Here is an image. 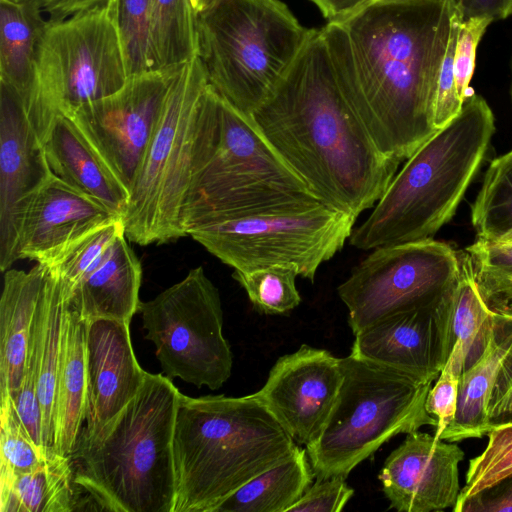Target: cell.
<instances>
[{
    "label": "cell",
    "instance_id": "6da1fadb",
    "mask_svg": "<svg viewBox=\"0 0 512 512\" xmlns=\"http://www.w3.org/2000/svg\"><path fill=\"white\" fill-rule=\"evenodd\" d=\"M461 22L451 0H378L321 27L338 85L385 156L402 163L438 130V78Z\"/></svg>",
    "mask_w": 512,
    "mask_h": 512
},
{
    "label": "cell",
    "instance_id": "7a4b0ae2",
    "mask_svg": "<svg viewBox=\"0 0 512 512\" xmlns=\"http://www.w3.org/2000/svg\"><path fill=\"white\" fill-rule=\"evenodd\" d=\"M251 117L322 203L355 217L401 164L379 151L344 97L321 28Z\"/></svg>",
    "mask_w": 512,
    "mask_h": 512
},
{
    "label": "cell",
    "instance_id": "3957f363",
    "mask_svg": "<svg viewBox=\"0 0 512 512\" xmlns=\"http://www.w3.org/2000/svg\"><path fill=\"white\" fill-rule=\"evenodd\" d=\"M320 203L251 115L239 111L208 83L200 101L191 180L182 212L185 235L212 223Z\"/></svg>",
    "mask_w": 512,
    "mask_h": 512
},
{
    "label": "cell",
    "instance_id": "277c9868",
    "mask_svg": "<svg viewBox=\"0 0 512 512\" xmlns=\"http://www.w3.org/2000/svg\"><path fill=\"white\" fill-rule=\"evenodd\" d=\"M181 393L146 372L138 393L92 432L81 430L70 455L85 506L112 512H173V435Z\"/></svg>",
    "mask_w": 512,
    "mask_h": 512
},
{
    "label": "cell",
    "instance_id": "5b68a950",
    "mask_svg": "<svg viewBox=\"0 0 512 512\" xmlns=\"http://www.w3.org/2000/svg\"><path fill=\"white\" fill-rule=\"evenodd\" d=\"M296 447L256 393L196 398L181 394L173 435V512H215Z\"/></svg>",
    "mask_w": 512,
    "mask_h": 512
},
{
    "label": "cell",
    "instance_id": "8992f818",
    "mask_svg": "<svg viewBox=\"0 0 512 512\" xmlns=\"http://www.w3.org/2000/svg\"><path fill=\"white\" fill-rule=\"evenodd\" d=\"M494 132L488 103L467 96L461 111L406 160L349 243L368 251L433 239L455 214Z\"/></svg>",
    "mask_w": 512,
    "mask_h": 512
},
{
    "label": "cell",
    "instance_id": "52a82bcc",
    "mask_svg": "<svg viewBox=\"0 0 512 512\" xmlns=\"http://www.w3.org/2000/svg\"><path fill=\"white\" fill-rule=\"evenodd\" d=\"M198 57L209 85L251 115L271 95L317 28L280 0H220L198 12Z\"/></svg>",
    "mask_w": 512,
    "mask_h": 512
},
{
    "label": "cell",
    "instance_id": "ba28073f",
    "mask_svg": "<svg viewBox=\"0 0 512 512\" xmlns=\"http://www.w3.org/2000/svg\"><path fill=\"white\" fill-rule=\"evenodd\" d=\"M342 383L317 440L306 447L314 476L347 478L385 442L437 425L425 408L432 382L350 354Z\"/></svg>",
    "mask_w": 512,
    "mask_h": 512
},
{
    "label": "cell",
    "instance_id": "9c48e42d",
    "mask_svg": "<svg viewBox=\"0 0 512 512\" xmlns=\"http://www.w3.org/2000/svg\"><path fill=\"white\" fill-rule=\"evenodd\" d=\"M207 85L198 56L181 65L170 83L122 216L130 242L146 246L186 236L182 212L191 180L200 101Z\"/></svg>",
    "mask_w": 512,
    "mask_h": 512
},
{
    "label": "cell",
    "instance_id": "30bf717a",
    "mask_svg": "<svg viewBox=\"0 0 512 512\" xmlns=\"http://www.w3.org/2000/svg\"><path fill=\"white\" fill-rule=\"evenodd\" d=\"M117 8L49 21L35 62V95L28 117L43 141L58 113L118 91L128 80Z\"/></svg>",
    "mask_w": 512,
    "mask_h": 512
},
{
    "label": "cell",
    "instance_id": "8fae6325",
    "mask_svg": "<svg viewBox=\"0 0 512 512\" xmlns=\"http://www.w3.org/2000/svg\"><path fill=\"white\" fill-rule=\"evenodd\" d=\"M356 219L320 203L301 210L212 223L188 235L234 270L288 266L313 282L320 265L334 257L350 238Z\"/></svg>",
    "mask_w": 512,
    "mask_h": 512
},
{
    "label": "cell",
    "instance_id": "7c38bea8",
    "mask_svg": "<svg viewBox=\"0 0 512 512\" xmlns=\"http://www.w3.org/2000/svg\"><path fill=\"white\" fill-rule=\"evenodd\" d=\"M139 312L166 377L210 390L229 379L233 355L223 335L221 298L202 267L141 302Z\"/></svg>",
    "mask_w": 512,
    "mask_h": 512
},
{
    "label": "cell",
    "instance_id": "4fadbf2b",
    "mask_svg": "<svg viewBox=\"0 0 512 512\" xmlns=\"http://www.w3.org/2000/svg\"><path fill=\"white\" fill-rule=\"evenodd\" d=\"M460 254L427 239L373 249L338 286L354 334L400 312L440 303L456 281Z\"/></svg>",
    "mask_w": 512,
    "mask_h": 512
},
{
    "label": "cell",
    "instance_id": "5bb4252c",
    "mask_svg": "<svg viewBox=\"0 0 512 512\" xmlns=\"http://www.w3.org/2000/svg\"><path fill=\"white\" fill-rule=\"evenodd\" d=\"M179 67L132 75L115 93L66 115L129 192Z\"/></svg>",
    "mask_w": 512,
    "mask_h": 512
},
{
    "label": "cell",
    "instance_id": "9a60e30c",
    "mask_svg": "<svg viewBox=\"0 0 512 512\" xmlns=\"http://www.w3.org/2000/svg\"><path fill=\"white\" fill-rule=\"evenodd\" d=\"M44 144L20 94L0 82V268L18 260L17 245L26 210L51 177Z\"/></svg>",
    "mask_w": 512,
    "mask_h": 512
},
{
    "label": "cell",
    "instance_id": "2e32d148",
    "mask_svg": "<svg viewBox=\"0 0 512 512\" xmlns=\"http://www.w3.org/2000/svg\"><path fill=\"white\" fill-rule=\"evenodd\" d=\"M342 378L341 358L303 344L276 361L256 394L291 436L308 447L329 418Z\"/></svg>",
    "mask_w": 512,
    "mask_h": 512
},
{
    "label": "cell",
    "instance_id": "e0dca14e",
    "mask_svg": "<svg viewBox=\"0 0 512 512\" xmlns=\"http://www.w3.org/2000/svg\"><path fill=\"white\" fill-rule=\"evenodd\" d=\"M463 450L455 442L412 432L385 460L379 473L390 508L400 512H432L457 503L459 463Z\"/></svg>",
    "mask_w": 512,
    "mask_h": 512
},
{
    "label": "cell",
    "instance_id": "ac0fdd59",
    "mask_svg": "<svg viewBox=\"0 0 512 512\" xmlns=\"http://www.w3.org/2000/svg\"><path fill=\"white\" fill-rule=\"evenodd\" d=\"M122 217L52 174L24 215L17 259L51 266L81 239Z\"/></svg>",
    "mask_w": 512,
    "mask_h": 512
},
{
    "label": "cell",
    "instance_id": "d6986e66",
    "mask_svg": "<svg viewBox=\"0 0 512 512\" xmlns=\"http://www.w3.org/2000/svg\"><path fill=\"white\" fill-rule=\"evenodd\" d=\"M443 301L365 327L354 334L351 354L433 382L447 361Z\"/></svg>",
    "mask_w": 512,
    "mask_h": 512
},
{
    "label": "cell",
    "instance_id": "ffe728a7",
    "mask_svg": "<svg viewBox=\"0 0 512 512\" xmlns=\"http://www.w3.org/2000/svg\"><path fill=\"white\" fill-rule=\"evenodd\" d=\"M129 325L108 318L87 320L84 431L97 430L113 418L145 380L146 371L132 348Z\"/></svg>",
    "mask_w": 512,
    "mask_h": 512
},
{
    "label": "cell",
    "instance_id": "44dd1931",
    "mask_svg": "<svg viewBox=\"0 0 512 512\" xmlns=\"http://www.w3.org/2000/svg\"><path fill=\"white\" fill-rule=\"evenodd\" d=\"M43 144L54 175L123 216L129 191L68 116L56 115Z\"/></svg>",
    "mask_w": 512,
    "mask_h": 512
},
{
    "label": "cell",
    "instance_id": "7402d4cb",
    "mask_svg": "<svg viewBox=\"0 0 512 512\" xmlns=\"http://www.w3.org/2000/svg\"><path fill=\"white\" fill-rule=\"evenodd\" d=\"M48 266L4 272L0 299V394L18 393L28 355L33 320Z\"/></svg>",
    "mask_w": 512,
    "mask_h": 512
},
{
    "label": "cell",
    "instance_id": "603a6c76",
    "mask_svg": "<svg viewBox=\"0 0 512 512\" xmlns=\"http://www.w3.org/2000/svg\"><path fill=\"white\" fill-rule=\"evenodd\" d=\"M511 354L512 313L497 312L483 352L459 377L457 411L440 440L459 442L488 434L491 428L489 401L499 373Z\"/></svg>",
    "mask_w": 512,
    "mask_h": 512
},
{
    "label": "cell",
    "instance_id": "cb8c5ba5",
    "mask_svg": "<svg viewBox=\"0 0 512 512\" xmlns=\"http://www.w3.org/2000/svg\"><path fill=\"white\" fill-rule=\"evenodd\" d=\"M141 280V262L122 234L103 262L67 299L86 320L108 318L130 323L139 312Z\"/></svg>",
    "mask_w": 512,
    "mask_h": 512
},
{
    "label": "cell",
    "instance_id": "d4e9b609",
    "mask_svg": "<svg viewBox=\"0 0 512 512\" xmlns=\"http://www.w3.org/2000/svg\"><path fill=\"white\" fill-rule=\"evenodd\" d=\"M460 270L443 301L447 361L461 373L483 352L497 312L483 298L466 252Z\"/></svg>",
    "mask_w": 512,
    "mask_h": 512
},
{
    "label": "cell",
    "instance_id": "484cf974",
    "mask_svg": "<svg viewBox=\"0 0 512 512\" xmlns=\"http://www.w3.org/2000/svg\"><path fill=\"white\" fill-rule=\"evenodd\" d=\"M87 320L67 302L54 404V451L70 457L85 421Z\"/></svg>",
    "mask_w": 512,
    "mask_h": 512
},
{
    "label": "cell",
    "instance_id": "4316f807",
    "mask_svg": "<svg viewBox=\"0 0 512 512\" xmlns=\"http://www.w3.org/2000/svg\"><path fill=\"white\" fill-rule=\"evenodd\" d=\"M38 0H0V82L21 96L26 112L35 95V62L47 24Z\"/></svg>",
    "mask_w": 512,
    "mask_h": 512
},
{
    "label": "cell",
    "instance_id": "83f0119b",
    "mask_svg": "<svg viewBox=\"0 0 512 512\" xmlns=\"http://www.w3.org/2000/svg\"><path fill=\"white\" fill-rule=\"evenodd\" d=\"M83 506L70 457L53 452L31 472L0 473V512H72Z\"/></svg>",
    "mask_w": 512,
    "mask_h": 512
},
{
    "label": "cell",
    "instance_id": "f1b7e54d",
    "mask_svg": "<svg viewBox=\"0 0 512 512\" xmlns=\"http://www.w3.org/2000/svg\"><path fill=\"white\" fill-rule=\"evenodd\" d=\"M48 266V265H47ZM68 299L59 275L48 266L35 312L38 331L37 393L46 452L54 451V404Z\"/></svg>",
    "mask_w": 512,
    "mask_h": 512
},
{
    "label": "cell",
    "instance_id": "f546056e",
    "mask_svg": "<svg viewBox=\"0 0 512 512\" xmlns=\"http://www.w3.org/2000/svg\"><path fill=\"white\" fill-rule=\"evenodd\" d=\"M314 477L306 449L297 445L288 458L249 480L215 512H287Z\"/></svg>",
    "mask_w": 512,
    "mask_h": 512
},
{
    "label": "cell",
    "instance_id": "4dcf8cb0",
    "mask_svg": "<svg viewBox=\"0 0 512 512\" xmlns=\"http://www.w3.org/2000/svg\"><path fill=\"white\" fill-rule=\"evenodd\" d=\"M198 12L191 0H151V70H169L198 56Z\"/></svg>",
    "mask_w": 512,
    "mask_h": 512
},
{
    "label": "cell",
    "instance_id": "1f68e13d",
    "mask_svg": "<svg viewBox=\"0 0 512 512\" xmlns=\"http://www.w3.org/2000/svg\"><path fill=\"white\" fill-rule=\"evenodd\" d=\"M478 239L498 241L512 232V150L489 165L471 207Z\"/></svg>",
    "mask_w": 512,
    "mask_h": 512
},
{
    "label": "cell",
    "instance_id": "d6a6232c",
    "mask_svg": "<svg viewBox=\"0 0 512 512\" xmlns=\"http://www.w3.org/2000/svg\"><path fill=\"white\" fill-rule=\"evenodd\" d=\"M297 271L274 265L251 271L234 270L232 277L244 288L253 307L269 315L286 314L301 303Z\"/></svg>",
    "mask_w": 512,
    "mask_h": 512
},
{
    "label": "cell",
    "instance_id": "836d02e7",
    "mask_svg": "<svg viewBox=\"0 0 512 512\" xmlns=\"http://www.w3.org/2000/svg\"><path fill=\"white\" fill-rule=\"evenodd\" d=\"M487 436L484 451L469 460L456 505L512 474V422L493 425Z\"/></svg>",
    "mask_w": 512,
    "mask_h": 512
},
{
    "label": "cell",
    "instance_id": "e575fe53",
    "mask_svg": "<svg viewBox=\"0 0 512 512\" xmlns=\"http://www.w3.org/2000/svg\"><path fill=\"white\" fill-rule=\"evenodd\" d=\"M125 234L122 219L93 231L68 250L51 267L61 278L66 297L105 259L116 239Z\"/></svg>",
    "mask_w": 512,
    "mask_h": 512
},
{
    "label": "cell",
    "instance_id": "d590c367",
    "mask_svg": "<svg viewBox=\"0 0 512 512\" xmlns=\"http://www.w3.org/2000/svg\"><path fill=\"white\" fill-rule=\"evenodd\" d=\"M53 453V452H51ZM51 453L38 447L23 426L10 395H1L0 473H28L41 466Z\"/></svg>",
    "mask_w": 512,
    "mask_h": 512
},
{
    "label": "cell",
    "instance_id": "8d00e7d4",
    "mask_svg": "<svg viewBox=\"0 0 512 512\" xmlns=\"http://www.w3.org/2000/svg\"><path fill=\"white\" fill-rule=\"evenodd\" d=\"M151 0H119L117 25L129 76L151 70Z\"/></svg>",
    "mask_w": 512,
    "mask_h": 512
},
{
    "label": "cell",
    "instance_id": "74e56055",
    "mask_svg": "<svg viewBox=\"0 0 512 512\" xmlns=\"http://www.w3.org/2000/svg\"><path fill=\"white\" fill-rule=\"evenodd\" d=\"M491 23L488 19L474 18L460 24L453 66L456 89L462 101L470 95L468 90L475 69L476 50Z\"/></svg>",
    "mask_w": 512,
    "mask_h": 512
},
{
    "label": "cell",
    "instance_id": "f35d334b",
    "mask_svg": "<svg viewBox=\"0 0 512 512\" xmlns=\"http://www.w3.org/2000/svg\"><path fill=\"white\" fill-rule=\"evenodd\" d=\"M343 477L317 479L287 512H339L354 495Z\"/></svg>",
    "mask_w": 512,
    "mask_h": 512
},
{
    "label": "cell",
    "instance_id": "ab89813d",
    "mask_svg": "<svg viewBox=\"0 0 512 512\" xmlns=\"http://www.w3.org/2000/svg\"><path fill=\"white\" fill-rule=\"evenodd\" d=\"M459 377L446 363L425 401L426 411L437 420L434 437L440 440L443 431L454 420L459 396Z\"/></svg>",
    "mask_w": 512,
    "mask_h": 512
},
{
    "label": "cell",
    "instance_id": "60d3db41",
    "mask_svg": "<svg viewBox=\"0 0 512 512\" xmlns=\"http://www.w3.org/2000/svg\"><path fill=\"white\" fill-rule=\"evenodd\" d=\"M458 31L449 44L438 78L434 110V124L437 129L451 121L461 111L464 102L456 89L453 66Z\"/></svg>",
    "mask_w": 512,
    "mask_h": 512
},
{
    "label": "cell",
    "instance_id": "b9f144b4",
    "mask_svg": "<svg viewBox=\"0 0 512 512\" xmlns=\"http://www.w3.org/2000/svg\"><path fill=\"white\" fill-rule=\"evenodd\" d=\"M474 272L512 273V242L478 239L466 248Z\"/></svg>",
    "mask_w": 512,
    "mask_h": 512
},
{
    "label": "cell",
    "instance_id": "7bdbcfd3",
    "mask_svg": "<svg viewBox=\"0 0 512 512\" xmlns=\"http://www.w3.org/2000/svg\"><path fill=\"white\" fill-rule=\"evenodd\" d=\"M454 512H512V474L456 505Z\"/></svg>",
    "mask_w": 512,
    "mask_h": 512
},
{
    "label": "cell",
    "instance_id": "ee69618b",
    "mask_svg": "<svg viewBox=\"0 0 512 512\" xmlns=\"http://www.w3.org/2000/svg\"><path fill=\"white\" fill-rule=\"evenodd\" d=\"M474 274L488 306L497 312L512 313V273L474 272Z\"/></svg>",
    "mask_w": 512,
    "mask_h": 512
},
{
    "label": "cell",
    "instance_id": "f6af8a7d",
    "mask_svg": "<svg viewBox=\"0 0 512 512\" xmlns=\"http://www.w3.org/2000/svg\"><path fill=\"white\" fill-rule=\"evenodd\" d=\"M490 427L512 422V354L499 373L488 405Z\"/></svg>",
    "mask_w": 512,
    "mask_h": 512
},
{
    "label": "cell",
    "instance_id": "bcb514c9",
    "mask_svg": "<svg viewBox=\"0 0 512 512\" xmlns=\"http://www.w3.org/2000/svg\"><path fill=\"white\" fill-rule=\"evenodd\" d=\"M462 21L480 18L491 22L512 15V0H451Z\"/></svg>",
    "mask_w": 512,
    "mask_h": 512
},
{
    "label": "cell",
    "instance_id": "7dc6e473",
    "mask_svg": "<svg viewBox=\"0 0 512 512\" xmlns=\"http://www.w3.org/2000/svg\"><path fill=\"white\" fill-rule=\"evenodd\" d=\"M49 21H59L79 13L118 8L119 0H38Z\"/></svg>",
    "mask_w": 512,
    "mask_h": 512
},
{
    "label": "cell",
    "instance_id": "c3c4849f",
    "mask_svg": "<svg viewBox=\"0 0 512 512\" xmlns=\"http://www.w3.org/2000/svg\"><path fill=\"white\" fill-rule=\"evenodd\" d=\"M331 23H342L378 0H311Z\"/></svg>",
    "mask_w": 512,
    "mask_h": 512
},
{
    "label": "cell",
    "instance_id": "681fc988",
    "mask_svg": "<svg viewBox=\"0 0 512 512\" xmlns=\"http://www.w3.org/2000/svg\"><path fill=\"white\" fill-rule=\"evenodd\" d=\"M220 0H199L198 2V12L203 11L205 9H208L209 7L213 6Z\"/></svg>",
    "mask_w": 512,
    "mask_h": 512
},
{
    "label": "cell",
    "instance_id": "f907efd6",
    "mask_svg": "<svg viewBox=\"0 0 512 512\" xmlns=\"http://www.w3.org/2000/svg\"><path fill=\"white\" fill-rule=\"evenodd\" d=\"M498 241L512 242V232H510L509 234H507L505 237H503L502 239H500Z\"/></svg>",
    "mask_w": 512,
    "mask_h": 512
},
{
    "label": "cell",
    "instance_id": "816d5d0a",
    "mask_svg": "<svg viewBox=\"0 0 512 512\" xmlns=\"http://www.w3.org/2000/svg\"><path fill=\"white\" fill-rule=\"evenodd\" d=\"M191 2L193 4L194 8L196 9V11L198 12V2H199V0H191Z\"/></svg>",
    "mask_w": 512,
    "mask_h": 512
},
{
    "label": "cell",
    "instance_id": "f5cc1de1",
    "mask_svg": "<svg viewBox=\"0 0 512 512\" xmlns=\"http://www.w3.org/2000/svg\"><path fill=\"white\" fill-rule=\"evenodd\" d=\"M512 67V65H511ZM510 95H511V100H512V80H511V87H510Z\"/></svg>",
    "mask_w": 512,
    "mask_h": 512
},
{
    "label": "cell",
    "instance_id": "db71d44e",
    "mask_svg": "<svg viewBox=\"0 0 512 512\" xmlns=\"http://www.w3.org/2000/svg\"><path fill=\"white\" fill-rule=\"evenodd\" d=\"M380 1H409V0H380Z\"/></svg>",
    "mask_w": 512,
    "mask_h": 512
}]
</instances>
